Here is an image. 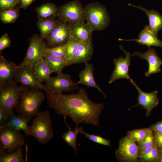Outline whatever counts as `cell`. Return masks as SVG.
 Masks as SVG:
<instances>
[{"instance_id": "2e32d148", "label": "cell", "mask_w": 162, "mask_h": 162, "mask_svg": "<svg viewBox=\"0 0 162 162\" xmlns=\"http://www.w3.org/2000/svg\"><path fill=\"white\" fill-rule=\"evenodd\" d=\"M84 68L79 74L80 80L78 83L85 85L88 87L97 89L103 95L105 98L106 96L100 86L96 82L94 78V68L92 63L89 64L88 62L84 63Z\"/></svg>"}, {"instance_id": "e575fe53", "label": "cell", "mask_w": 162, "mask_h": 162, "mask_svg": "<svg viewBox=\"0 0 162 162\" xmlns=\"http://www.w3.org/2000/svg\"><path fill=\"white\" fill-rule=\"evenodd\" d=\"M162 154L155 145L148 154L140 157L139 159L143 161L158 162Z\"/></svg>"}, {"instance_id": "277c9868", "label": "cell", "mask_w": 162, "mask_h": 162, "mask_svg": "<svg viewBox=\"0 0 162 162\" xmlns=\"http://www.w3.org/2000/svg\"><path fill=\"white\" fill-rule=\"evenodd\" d=\"M28 87L17 86L14 82L0 86V109L10 116L14 113L21 92Z\"/></svg>"}, {"instance_id": "30bf717a", "label": "cell", "mask_w": 162, "mask_h": 162, "mask_svg": "<svg viewBox=\"0 0 162 162\" xmlns=\"http://www.w3.org/2000/svg\"><path fill=\"white\" fill-rule=\"evenodd\" d=\"M46 86L56 94L62 93L63 91L73 92L79 89L77 82H74L71 76L61 71L55 77L50 76L45 81Z\"/></svg>"}, {"instance_id": "f35d334b", "label": "cell", "mask_w": 162, "mask_h": 162, "mask_svg": "<svg viewBox=\"0 0 162 162\" xmlns=\"http://www.w3.org/2000/svg\"><path fill=\"white\" fill-rule=\"evenodd\" d=\"M150 128L154 133H162V120L153 124Z\"/></svg>"}, {"instance_id": "3957f363", "label": "cell", "mask_w": 162, "mask_h": 162, "mask_svg": "<svg viewBox=\"0 0 162 162\" xmlns=\"http://www.w3.org/2000/svg\"><path fill=\"white\" fill-rule=\"evenodd\" d=\"M35 116L32 124L29 127L26 136H33L40 144H45L53 136L50 113L45 111L38 112Z\"/></svg>"}, {"instance_id": "4dcf8cb0", "label": "cell", "mask_w": 162, "mask_h": 162, "mask_svg": "<svg viewBox=\"0 0 162 162\" xmlns=\"http://www.w3.org/2000/svg\"><path fill=\"white\" fill-rule=\"evenodd\" d=\"M74 130L80 134H83L86 138H88L93 142L100 144L111 147L110 140L104 139L99 135L91 134L85 132L83 130V128L81 127H79L78 126L76 125Z\"/></svg>"}, {"instance_id": "7402d4cb", "label": "cell", "mask_w": 162, "mask_h": 162, "mask_svg": "<svg viewBox=\"0 0 162 162\" xmlns=\"http://www.w3.org/2000/svg\"><path fill=\"white\" fill-rule=\"evenodd\" d=\"M53 16L39 19L37 26L40 32V36L46 40L50 37L52 30L58 23L59 20H56Z\"/></svg>"}, {"instance_id": "e0dca14e", "label": "cell", "mask_w": 162, "mask_h": 162, "mask_svg": "<svg viewBox=\"0 0 162 162\" xmlns=\"http://www.w3.org/2000/svg\"><path fill=\"white\" fill-rule=\"evenodd\" d=\"M128 5L140 9L144 12L149 20L148 28L157 37L158 32L162 29V16L157 11L154 10H148L140 6L135 5L130 3Z\"/></svg>"}, {"instance_id": "5bb4252c", "label": "cell", "mask_w": 162, "mask_h": 162, "mask_svg": "<svg viewBox=\"0 0 162 162\" xmlns=\"http://www.w3.org/2000/svg\"><path fill=\"white\" fill-rule=\"evenodd\" d=\"M130 80L138 93V104L132 107L138 105L142 106L146 110L147 116H148L152 110L159 104V100L157 96L158 91L155 90L150 93L145 92L140 89L132 79H130Z\"/></svg>"}, {"instance_id": "ffe728a7", "label": "cell", "mask_w": 162, "mask_h": 162, "mask_svg": "<svg viewBox=\"0 0 162 162\" xmlns=\"http://www.w3.org/2000/svg\"><path fill=\"white\" fill-rule=\"evenodd\" d=\"M17 65L0 56V86L13 81L14 72Z\"/></svg>"}, {"instance_id": "cb8c5ba5", "label": "cell", "mask_w": 162, "mask_h": 162, "mask_svg": "<svg viewBox=\"0 0 162 162\" xmlns=\"http://www.w3.org/2000/svg\"><path fill=\"white\" fill-rule=\"evenodd\" d=\"M35 11L38 19L50 16H58V8L54 4L51 3H44L37 7Z\"/></svg>"}, {"instance_id": "7c38bea8", "label": "cell", "mask_w": 162, "mask_h": 162, "mask_svg": "<svg viewBox=\"0 0 162 162\" xmlns=\"http://www.w3.org/2000/svg\"><path fill=\"white\" fill-rule=\"evenodd\" d=\"M70 26L68 23L59 20L47 40V47L50 48L66 44L70 37Z\"/></svg>"}, {"instance_id": "4fadbf2b", "label": "cell", "mask_w": 162, "mask_h": 162, "mask_svg": "<svg viewBox=\"0 0 162 162\" xmlns=\"http://www.w3.org/2000/svg\"><path fill=\"white\" fill-rule=\"evenodd\" d=\"M120 48L125 53V57L124 58L123 56H121L114 60L113 63L115 68L109 81V84L112 83L116 80L120 79H130L128 72L129 67L130 64L131 55L122 46H120Z\"/></svg>"}, {"instance_id": "8fae6325", "label": "cell", "mask_w": 162, "mask_h": 162, "mask_svg": "<svg viewBox=\"0 0 162 162\" xmlns=\"http://www.w3.org/2000/svg\"><path fill=\"white\" fill-rule=\"evenodd\" d=\"M13 81L30 88L42 89L43 85L39 80L33 67L19 65L15 68Z\"/></svg>"}, {"instance_id": "74e56055", "label": "cell", "mask_w": 162, "mask_h": 162, "mask_svg": "<svg viewBox=\"0 0 162 162\" xmlns=\"http://www.w3.org/2000/svg\"><path fill=\"white\" fill-rule=\"evenodd\" d=\"M155 145L160 150L162 149V133H154Z\"/></svg>"}, {"instance_id": "8d00e7d4", "label": "cell", "mask_w": 162, "mask_h": 162, "mask_svg": "<svg viewBox=\"0 0 162 162\" xmlns=\"http://www.w3.org/2000/svg\"><path fill=\"white\" fill-rule=\"evenodd\" d=\"M11 40L8 34L5 33L3 34L0 38V51L10 46Z\"/></svg>"}, {"instance_id": "ab89813d", "label": "cell", "mask_w": 162, "mask_h": 162, "mask_svg": "<svg viewBox=\"0 0 162 162\" xmlns=\"http://www.w3.org/2000/svg\"><path fill=\"white\" fill-rule=\"evenodd\" d=\"M10 117L0 109V127L3 126L7 123Z\"/></svg>"}, {"instance_id": "484cf974", "label": "cell", "mask_w": 162, "mask_h": 162, "mask_svg": "<svg viewBox=\"0 0 162 162\" xmlns=\"http://www.w3.org/2000/svg\"><path fill=\"white\" fill-rule=\"evenodd\" d=\"M34 68L39 80L41 82L46 80L52 73L44 59L37 64Z\"/></svg>"}, {"instance_id": "d6a6232c", "label": "cell", "mask_w": 162, "mask_h": 162, "mask_svg": "<svg viewBox=\"0 0 162 162\" xmlns=\"http://www.w3.org/2000/svg\"><path fill=\"white\" fill-rule=\"evenodd\" d=\"M66 44L52 48H48L47 50V55L66 60Z\"/></svg>"}, {"instance_id": "b9f144b4", "label": "cell", "mask_w": 162, "mask_h": 162, "mask_svg": "<svg viewBox=\"0 0 162 162\" xmlns=\"http://www.w3.org/2000/svg\"><path fill=\"white\" fill-rule=\"evenodd\" d=\"M158 162H162V154H161Z\"/></svg>"}, {"instance_id": "7bdbcfd3", "label": "cell", "mask_w": 162, "mask_h": 162, "mask_svg": "<svg viewBox=\"0 0 162 162\" xmlns=\"http://www.w3.org/2000/svg\"><path fill=\"white\" fill-rule=\"evenodd\" d=\"M160 151L162 153V149H161L160 150Z\"/></svg>"}, {"instance_id": "f546056e", "label": "cell", "mask_w": 162, "mask_h": 162, "mask_svg": "<svg viewBox=\"0 0 162 162\" xmlns=\"http://www.w3.org/2000/svg\"><path fill=\"white\" fill-rule=\"evenodd\" d=\"M21 148L12 152H5L0 154V162H23Z\"/></svg>"}, {"instance_id": "4316f807", "label": "cell", "mask_w": 162, "mask_h": 162, "mask_svg": "<svg viewBox=\"0 0 162 162\" xmlns=\"http://www.w3.org/2000/svg\"><path fill=\"white\" fill-rule=\"evenodd\" d=\"M66 117V116H64V121L68 129V130L66 133L63 134L62 135V137L63 140L69 146L72 148L77 154L78 149L76 146V138L79 133L75 130L73 131L72 130L71 125L69 126L67 123Z\"/></svg>"}, {"instance_id": "836d02e7", "label": "cell", "mask_w": 162, "mask_h": 162, "mask_svg": "<svg viewBox=\"0 0 162 162\" xmlns=\"http://www.w3.org/2000/svg\"><path fill=\"white\" fill-rule=\"evenodd\" d=\"M139 145L140 152L155 145L154 133L152 130L149 133Z\"/></svg>"}, {"instance_id": "60d3db41", "label": "cell", "mask_w": 162, "mask_h": 162, "mask_svg": "<svg viewBox=\"0 0 162 162\" xmlns=\"http://www.w3.org/2000/svg\"><path fill=\"white\" fill-rule=\"evenodd\" d=\"M35 0H20L19 8L26 9Z\"/></svg>"}, {"instance_id": "7a4b0ae2", "label": "cell", "mask_w": 162, "mask_h": 162, "mask_svg": "<svg viewBox=\"0 0 162 162\" xmlns=\"http://www.w3.org/2000/svg\"><path fill=\"white\" fill-rule=\"evenodd\" d=\"M45 99L40 89L28 88L21 92L16 111L19 115L31 118L38 112L39 107Z\"/></svg>"}, {"instance_id": "9a60e30c", "label": "cell", "mask_w": 162, "mask_h": 162, "mask_svg": "<svg viewBox=\"0 0 162 162\" xmlns=\"http://www.w3.org/2000/svg\"><path fill=\"white\" fill-rule=\"evenodd\" d=\"M137 56L142 59L146 60L148 63V69L145 73L147 77L159 73L161 70L160 66L162 64V61L159 57L155 51L153 49L148 47V50L143 53L135 52L131 56Z\"/></svg>"}, {"instance_id": "f1b7e54d", "label": "cell", "mask_w": 162, "mask_h": 162, "mask_svg": "<svg viewBox=\"0 0 162 162\" xmlns=\"http://www.w3.org/2000/svg\"><path fill=\"white\" fill-rule=\"evenodd\" d=\"M80 42L70 37L66 44V56L68 66L71 64Z\"/></svg>"}, {"instance_id": "603a6c76", "label": "cell", "mask_w": 162, "mask_h": 162, "mask_svg": "<svg viewBox=\"0 0 162 162\" xmlns=\"http://www.w3.org/2000/svg\"><path fill=\"white\" fill-rule=\"evenodd\" d=\"M31 119L19 114L15 115L13 113L10 116L7 123L0 127L9 126L15 129L23 131L26 135L29 127L28 123Z\"/></svg>"}, {"instance_id": "8992f818", "label": "cell", "mask_w": 162, "mask_h": 162, "mask_svg": "<svg viewBox=\"0 0 162 162\" xmlns=\"http://www.w3.org/2000/svg\"><path fill=\"white\" fill-rule=\"evenodd\" d=\"M41 36L34 34L29 39L30 44L25 56L20 64L33 67L38 63L44 59L47 55L48 48Z\"/></svg>"}, {"instance_id": "5b68a950", "label": "cell", "mask_w": 162, "mask_h": 162, "mask_svg": "<svg viewBox=\"0 0 162 162\" xmlns=\"http://www.w3.org/2000/svg\"><path fill=\"white\" fill-rule=\"evenodd\" d=\"M87 23L93 31H100L106 28L110 18L107 10L98 2L91 3L84 7Z\"/></svg>"}, {"instance_id": "d590c367", "label": "cell", "mask_w": 162, "mask_h": 162, "mask_svg": "<svg viewBox=\"0 0 162 162\" xmlns=\"http://www.w3.org/2000/svg\"><path fill=\"white\" fill-rule=\"evenodd\" d=\"M20 0H0V9L4 10L13 8L20 4Z\"/></svg>"}, {"instance_id": "ac0fdd59", "label": "cell", "mask_w": 162, "mask_h": 162, "mask_svg": "<svg viewBox=\"0 0 162 162\" xmlns=\"http://www.w3.org/2000/svg\"><path fill=\"white\" fill-rule=\"evenodd\" d=\"M138 39L126 40L119 39V40L134 41L142 45H146L148 47L153 46L162 48V42L148 28L146 25L144 28L140 32Z\"/></svg>"}, {"instance_id": "9c48e42d", "label": "cell", "mask_w": 162, "mask_h": 162, "mask_svg": "<svg viewBox=\"0 0 162 162\" xmlns=\"http://www.w3.org/2000/svg\"><path fill=\"white\" fill-rule=\"evenodd\" d=\"M140 148L135 141L126 135L119 140L115 155L120 162H137L139 160Z\"/></svg>"}, {"instance_id": "52a82bcc", "label": "cell", "mask_w": 162, "mask_h": 162, "mask_svg": "<svg viewBox=\"0 0 162 162\" xmlns=\"http://www.w3.org/2000/svg\"><path fill=\"white\" fill-rule=\"evenodd\" d=\"M58 19L70 25L84 22L86 20L84 8L77 0L68 2L58 7Z\"/></svg>"}, {"instance_id": "ba28073f", "label": "cell", "mask_w": 162, "mask_h": 162, "mask_svg": "<svg viewBox=\"0 0 162 162\" xmlns=\"http://www.w3.org/2000/svg\"><path fill=\"white\" fill-rule=\"evenodd\" d=\"M20 131L9 126L0 127V154L13 152L21 148L24 139Z\"/></svg>"}, {"instance_id": "1f68e13d", "label": "cell", "mask_w": 162, "mask_h": 162, "mask_svg": "<svg viewBox=\"0 0 162 162\" xmlns=\"http://www.w3.org/2000/svg\"><path fill=\"white\" fill-rule=\"evenodd\" d=\"M152 131L150 127L136 129L128 132L127 136L140 144L148 133Z\"/></svg>"}, {"instance_id": "6da1fadb", "label": "cell", "mask_w": 162, "mask_h": 162, "mask_svg": "<svg viewBox=\"0 0 162 162\" xmlns=\"http://www.w3.org/2000/svg\"><path fill=\"white\" fill-rule=\"evenodd\" d=\"M42 89L46 93L48 106L58 115L69 117L77 126L85 123L100 127V115L104 104L90 100L86 89L82 87L77 93L70 94H56L43 85Z\"/></svg>"}, {"instance_id": "d4e9b609", "label": "cell", "mask_w": 162, "mask_h": 162, "mask_svg": "<svg viewBox=\"0 0 162 162\" xmlns=\"http://www.w3.org/2000/svg\"><path fill=\"white\" fill-rule=\"evenodd\" d=\"M44 59L52 73H58L68 66L66 60L63 59L47 55Z\"/></svg>"}, {"instance_id": "44dd1931", "label": "cell", "mask_w": 162, "mask_h": 162, "mask_svg": "<svg viewBox=\"0 0 162 162\" xmlns=\"http://www.w3.org/2000/svg\"><path fill=\"white\" fill-rule=\"evenodd\" d=\"M93 52L92 41L80 42L71 65L88 62L91 59Z\"/></svg>"}, {"instance_id": "83f0119b", "label": "cell", "mask_w": 162, "mask_h": 162, "mask_svg": "<svg viewBox=\"0 0 162 162\" xmlns=\"http://www.w3.org/2000/svg\"><path fill=\"white\" fill-rule=\"evenodd\" d=\"M19 14V8L17 6L11 9L1 10L0 20L4 23L14 22L18 18Z\"/></svg>"}, {"instance_id": "d6986e66", "label": "cell", "mask_w": 162, "mask_h": 162, "mask_svg": "<svg viewBox=\"0 0 162 162\" xmlns=\"http://www.w3.org/2000/svg\"><path fill=\"white\" fill-rule=\"evenodd\" d=\"M70 26L71 37L80 42L92 41L93 31L87 23L80 22Z\"/></svg>"}]
</instances>
